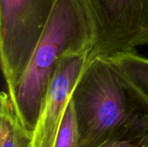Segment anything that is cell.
Listing matches in <instances>:
<instances>
[{
    "instance_id": "7a4b0ae2",
    "label": "cell",
    "mask_w": 148,
    "mask_h": 147,
    "mask_svg": "<svg viewBox=\"0 0 148 147\" xmlns=\"http://www.w3.org/2000/svg\"><path fill=\"white\" fill-rule=\"evenodd\" d=\"M92 34L74 0H56L44 32L16 85L7 91L23 126L34 133L49 88L68 55L92 50Z\"/></svg>"
},
{
    "instance_id": "6da1fadb",
    "label": "cell",
    "mask_w": 148,
    "mask_h": 147,
    "mask_svg": "<svg viewBox=\"0 0 148 147\" xmlns=\"http://www.w3.org/2000/svg\"><path fill=\"white\" fill-rule=\"evenodd\" d=\"M79 147L127 139L148 147V99L108 56H91L72 94Z\"/></svg>"
},
{
    "instance_id": "277c9868",
    "label": "cell",
    "mask_w": 148,
    "mask_h": 147,
    "mask_svg": "<svg viewBox=\"0 0 148 147\" xmlns=\"http://www.w3.org/2000/svg\"><path fill=\"white\" fill-rule=\"evenodd\" d=\"M89 26L92 56L148 45V0H74Z\"/></svg>"
},
{
    "instance_id": "8992f818",
    "label": "cell",
    "mask_w": 148,
    "mask_h": 147,
    "mask_svg": "<svg viewBox=\"0 0 148 147\" xmlns=\"http://www.w3.org/2000/svg\"><path fill=\"white\" fill-rule=\"evenodd\" d=\"M0 101L1 147H31L33 133L20 121L8 92H2Z\"/></svg>"
},
{
    "instance_id": "3957f363",
    "label": "cell",
    "mask_w": 148,
    "mask_h": 147,
    "mask_svg": "<svg viewBox=\"0 0 148 147\" xmlns=\"http://www.w3.org/2000/svg\"><path fill=\"white\" fill-rule=\"evenodd\" d=\"M56 0H0V60L7 91L21 76L44 32Z\"/></svg>"
},
{
    "instance_id": "9c48e42d",
    "label": "cell",
    "mask_w": 148,
    "mask_h": 147,
    "mask_svg": "<svg viewBox=\"0 0 148 147\" xmlns=\"http://www.w3.org/2000/svg\"><path fill=\"white\" fill-rule=\"evenodd\" d=\"M97 147H141V146L138 142L131 139H120L108 140Z\"/></svg>"
},
{
    "instance_id": "ba28073f",
    "label": "cell",
    "mask_w": 148,
    "mask_h": 147,
    "mask_svg": "<svg viewBox=\"0 0 148 147\" xmlns=\"http://www.w3.org/2000/svg\"><path fill=\"white\" fill-rule=\"evenodd\" d=\"M79 128L72 101L63 116L54 147H79Z\"/></svg>"
},
{
    "instance_id": "5b68a950",
    "label": "cell",
    "mask_w": 148,
    "mask_h": 147,
    "mask_svg": "<svg viewBox=\"0 0 148 147\" xmlns=\"http://www.w3.org/2000/svg\"><path fill=\"white\" fill-rule=\"evenodd\" d=\"M91 56L92 50H83L68 55L62 62L49 88L31 147H54L74 89Z\"/></svg>"
},
{
    "instance_id": "52a82bcc",
    "label": "cell",
    "mask_w": 148,
    "mask_h": 147,
    "mask_svg": "<svg viewBox=\"0 0 148 147\" xmlns=\"http://www.w3.org/2000/svg\"><path fill=\"white\" fill-rule=\"evenodd\" d=\"M148 99V58L134 50L109 56Z\"/></svg>"
}]
</instances>
